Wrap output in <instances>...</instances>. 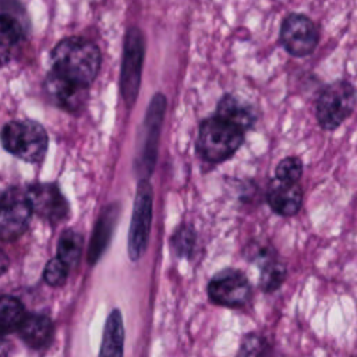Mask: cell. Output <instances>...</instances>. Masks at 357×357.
Returning a JSON list of instances; mask_svg holds the SVG:
<instances>
[{
    "instance_id": "cell-1",
    "label": "cell",
    "mask_w": 357,
    "mask_h": 357,
    "mask_svg": "<svg viewBox=\"0 0 357 357\" xmlns=\"http://www.w3.org/2000/svg\"><path fill=\"white\" fill-rule=\"evenodd\" d=\"M52 70L77 84L89 86L100 70L99 47L79 36H70L60 40L50 54Z\"/></svg>"
},
{
    "instance_id": "cell-2",
    "label": "cell",
    "mask_w": 357,
    "mask_h": 357,
    "mask_svg": "<svg viewBox=\"0 0 357 357\" xmlns=\"http://www.w3.org/2000/svg\"><path fill=\"white\" fill-rule=\"evenodd\" d=\"M243 139V130L218 116H213L201 123L197 146L204 159L219 163L230 158L240 148Z\"/></svg>"
},
{
    "instance_id": "cell-3",
    "label": "cell",
    "mask_w": 357,
    "mask_h": 357,
    "mask_svg": "<svg viewBox=\"0 0 357 357\" xmlns=\"http://www.w3.org/2000/svg\"><path fill=\"white\" fill-rule=\"evenodd\" d=\"M0 138L6 151L25 162H39L45 156L49 144L45 128L32 120L7 123Z\"/></svg>"
},
{
    "instance_id": "cell-4",
    "label": "cell",
    "mask_w": 357,
    "mask_h": 357,
    "mask_svg": "<svg viewBox=\"0 0 357 357\" xmlns=\"http://www.w3.org/2000/svg\"><path fill=\"white\" fill-rule=\"evenodd\" d=\"M144 54L145 40L141 29L130 26L124 36L120 73V92L127 107L135 103L139 92Z\"/></svg>"
},
{
    "instance_id": "cell-5",
    "label": "cell",
    "mask_w": 357,
    "mask_h": 357,
    "mask_svg": "<svg viewBox=\"0 0 357 357\" xmlns=\"http://www.w3.org/2000/svg\"><path fill=\"white\" fill-rule=\"evenodd\" d=\"M356 92L350 82L335 81L324 88L317 102V119L324 130L337 128L354 110Z\"/></svg>"
},
{
    "instance_id": "cell-6",
    "label": "cell",
    "mask_w": 357,
    "mask_h": 357,
    "mask_svg": "<svg viewBox=\"0 0 357 357\" xmlns=\"http://www.w3.org/2000/svg\"><path fill=\"white\" fill-rule=\"evenodd\" d=\"M152 187L146 178H141L137 187L128 230V255L131 261H138L146 248L152 222Z\"/></svg>"
},
{
    "instance_id": "cell-7",
    "label": "cell",
    "mask_w": 357,
    "mask_h": 357,
    "mask_svg": "<svg viewBox=\"0 0 357 357\" xmlns=\"http://www.w3.org/2000/svg\"><path fill=\"white\" fill-rule=\"evenodd\" d=\"M279 39L289 54L304 57L315 50L319 31L308 17L293 13L283 20Z\"/></svg>"
},
{
    "instance_id": "cell-8",
    "label": "cell",
    "mask_w": 357,
    "mask_h": 357,
    "mask_svg": "<svg viewBox=\"0 0 357 357\" xmlns=\"http://www.w3.org/2000/svg\"><path fill=\"white\" fill-rule=\"evenodd\" d=\"M208 296L211 301L223 307H243L251 297V284L241 272L225 269L211 279Z\"/></svg>"
},
{
    "instance_id": "cell-9",
    "label": "cell",
    "mask_w": 357,
    "mask_h": 357,
    "mask_svg": "<svg viewBox=\"0 0 357 357\" xmlns=\"http://www.w3.org/2000/svg\"><path fill=\"white\" fill-rule=\"evenodd\" d=\"M32 208L26 195L18 190H11L0 198V238L14 240L28 227Z\"/></svg>"
},
{
    "instance_id": "cell-10",
    "label": "cell",
    "mask_w": 357,
    "mask_h": 357,
    "mask_svg": "<svg viewBox=\"0 0 357 357\" xmlns=\"http://www.w3.org/2000/svg\"><path fill=\"white\" fill-rule=\"evenodd\" d=\"M32 212L50 223H59L68 216V204L53 183L31 184L25 192Z\"/></svg>"
},
{
    "instance_id": "cell-11",
    "label": "cell",
    "mask_w": 357,
    "mask_h": 357,
    "mask_svg": "<svg viewBox=\"0 0 357 357\" xmlns=\"http://www.w3.org/2000/svg\"><path fill=\"white\" fill-rule=\"evenodd\" d=\"M165 110H166L165 96L162 93L155 95L151 100V105L144 121L145 139H144L142 149L139 153V160H138V170L142 174V178H148V176L153 170L156 151H158V138H159V131L163 121Z\"/></svg>"
},
{
    "instance_id": "cell-12",
    "label": "cell",
    "mask_w": 357,
    "mask_h": 357,
    "mask_svg": "<svg viewBox=\"0 0 357 357\" xmlns=\"http://www.w3.org/2000/svg\"><path fill=\"white\" fill-rule=\"evenodd\" d=\"M43 89L57 107L68 113H79L88 100V86L67 79L53 70L46 75Z\"/></svg>"
},
{
    "instance_id": "cell-13",
    "label": "cell",
    "mask_w": 357,
    "mask_h": 357,
    "mask_svg": "<svg viewBox=\"0 0 357 357\" xmlns=\"http://www.w3.org/2000/svg\"><path fill=\"white\" fill-rule=\"evenodd\" d=\"M266 199L273 212L282 216H290L296 215L301 208L303 192L297 183L289 184L275 178L269 185Z\"/></svg>"
},
{
    "instance_id": "cell-14",
    "label": "cell",
    "mask_w": 357,
    "mask_h": 357,
    "mask_svg": "<svg viewBox=\"0 0 357 357\" xmlns=\"http://www.w3.org/2000/svg\"><path fill=\"white\" fill-rule=\"evenodd\" d=\"M20 337L32 349L46 347L53 337V322L43 314H25L17 328Z\"/></svg>"
},
{
    "instance_id": "cell-15",
    "label": "cell",
    "mask_w": 357,
    "mask_h": 357,
    "mask_svg": "<svg viewBox=\"0 0 357 357\" xmlns=\"http://www.w3.org/2000/svg\"><path fill=\"white\" fill-rule=\"evenodd\" d=\"M216 116L234 124L244 132L255 123V113L252 107L234 95H225L220 99Z\"/></svg>"
},
{
    "instance_id": "cell-16",
    "label": "cell",
    "mask_w": 357,
    "mask_h": 357,
    "mask_svg": "<svg viewBox=\"0 0 357 357\" xmlns=\"http://www.w3.org/2000/svg\"><path fill=\"white\" fill-rule=\"evenodd\" d=\"M117 215H119V205L113 204L109 205L99 216V220L95 226L93 230V236L91 240V247L88 250V261L91 264H95L99 257L102 255V252L105 251V248L107 247L110 237H112V231L113 227L116 225L117 220Z\"/></svg>"
},
{
    "instance_id": "cell-17",
    "label": "cell",
    "mask_w": 357,
    "mask_h": 357,
    "mask_svg": "<svg viewBox=\"0 0 357 357\" xmlns=\"http://www.w3.org/2000/svg\"><path fill=\"white\" fill-rule=\"evenodd\" d=\"M124 344V326L121 312L113 310L105 325L99 356H121Z\"/></svg>"
},
{
    "instance_id": "cell-18",
    "label": "cell",
    "mask_w": 357,
    "mask_h": 357,
    "mask_svg": "<svg viewBox=\"0 0 357 357\" xmlns=\"http://www.w3.org/2000/svg\"><path fill=\"white\" fill-rule=\"evenodd\" d=\"M25 26L14 15L0 14V57L7 59L11 56L25 38Z\"/></svg>"
},
{
    "instance_id": "cell-19",
    "label": "cell",
    "mask_w": 357,
    "mask_h": 357,
    "mask_svg": "<svg viewBox=\"0 0 357 357\" xmlns=\"http://www.w3.org/2000/svg\"><path fill=\"white\" fill-rule=\"evenodd\" d=\"M24 317V305L17 297L8 294L0 296V335L17 331Z\"/></svg>"
},
{
    "instance_id": "cell-20",
    "label": "cell",
    "mask_w": 357,
    "mask_h": 357,
    "mask_svg": "<svg viewBox=\"0 0 357 357\" xmlns=\"http://www.w3.org/2000/svg\"><path fill=\"white\" fill-rule=\"evenodd\" d=\"M84 240L82 236L74 230H66L59 238L57 257L68 266L75 268L79 262Z\"/></svg>"
},
{
    "instance_id": "cell-21",
    "label": "cell",
    "mask_w": 357,
    "mask_h": 357,
    "mask_svg": "<svg viewBox=\"0 0 357 357\" xmlns=\"http://www.w3.org/2000/svg\"><path fill=\"white\" fill-rule=\"evenodd\" d=\"M261 268L262 269L259 275V287L266 293H272L278 290L286 279V273H287L286 266L282 262L272 259Z\"/></svg>"
},
{
    "instance_id": "cell-22",
    "label": "cell",
    "mask_w": 357,
    "mask_h": 357,
    "mask_svg": "<svg viewBox=\"0 0 357 357\" xmlns=\"http://www.w3.org/2000/svg\"><path fill=\"white\" fill-rule=\"evenodd\" d=\"M197 234L192 226L181 225L172 237V250L178 258L190 257L195 247Z\"/></svg>"
},
{
    "instance_id": "cell-23",
    "label": "cell",
    "mask_w": 357,
    "mask_h": 357,
    "mask_svg": "<svg viewBox=\"0 0 357 357\" xmlns=\"http://www.w3.org/2000/svg\"><path fill=\"white\" fill-rule=\"evenodd\" d=\"M303 174V162L297 156H287L279 162L276 166V180L296 184Z\"/></svg>"
},
{
    "instance_id": "cell-24",
    "label": "cell",
    "mask_w": 357,
    "mask_h": 357,
    "mask_svg": "<svg viewBox=\"0 0 357 357\" xmlns=\"http://www.w3.org/2000/svg\"><path fill=\"white\" fill-rule=\"evenodd\" d=\"M68 266L59 258H52L43 271V279L45 282L52 287H59L66 283V279L68 276Z\"/></svg>"
},
{
    "instance_id": "cell-25",
    "label": "cell",
    "mask_w": 357,
    "mask_h": 357,
    "mask_svg": "<svg viewBox=\"0 0 357 357\" xmlns=\"http://www.w3.org/2000/svg\"><path fill=\"white\" fill-rule=\"evenodd\" d=\"M244 254L247 257V259H250L251 262L264 266L265 264H268L269 261L275 259V251L269 244H262V243H251L247 245V248L244 250Z\"/></svg>"
},
{
    "instance_id": "cell-26",
    "label": "cell",
    "mask_w": 357,
    "mask_h": 357,
    "mask_svg": "<svg viewBox=\"0 0 357 357\" xmlns=\"http://www.w3.org/2000/svg\"><path fill=\"white\" fill-rule=\"evenodd\" d=\"M266 349V343L261 336H257L254 333L248 335L244 337L241 347L238 350V354H245V356H257L262 354Z\"/></svg>"
},
{
    "instance_id": "cell-27",
    "label": "cell",
    "mask_w": 357,
    "mask_h": 357,
    "mask_svg": "<svg viewBox=\"0 0 357 357\" xmlns=\"http://www.w3.org/2000/svg\"><path fill=\"white\" fill-rule=\"evenodd\" d=\"M8 265H10L8 257L6 255V252H3V251L0 250V275H3V273L8 269Z\"/></svg>"
}]
</instances>
